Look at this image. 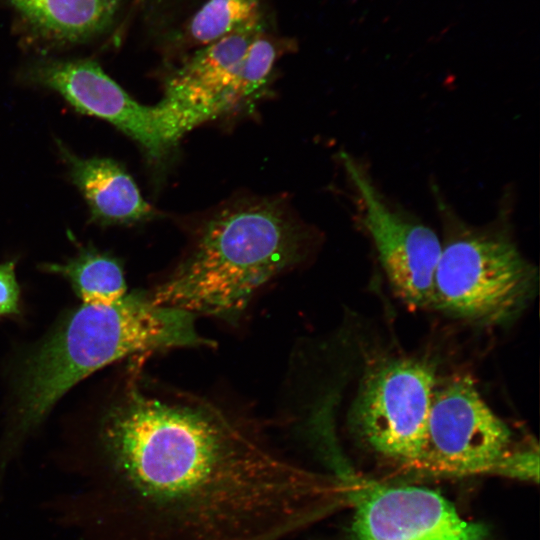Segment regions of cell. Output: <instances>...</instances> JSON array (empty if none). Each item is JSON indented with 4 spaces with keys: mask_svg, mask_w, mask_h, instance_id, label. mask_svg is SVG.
I'll return each mask as SVG.
<instances>
[{
    "mask_svg": "<svg viewBox=\"0 0 540 540\" xmlns=\"http://www.w3.org/2000/svg\"><path fill=\"white\" fill-rule=\"evenodd\" d=\"M433 363L398 357L371 367L349 410L350 427L374 452L403 464H422L431 400Z\"/></svg>",
    "mask_w": 540,
    "mask_h": 540,
    "instance_id": "5b68a950",
    "label": "cell"
},
{
    "mask_svg": "<svg viewBox=\"0 0 540 540\" xmlns=\"http://www.w3.org/2000/svg\"><path fill=\"white\" fill-rule=\"evenodd\" d=\"M25 79L58 93L82 114L100 118L136 141L153 162H162L194 127L175 106H145L133 99L98 63L88 59L42 60Z\"/></svg>",
    "mask_w": 540,
    "mask_h": 540,
    "instance_id": "52a82bcc",
    "label": "cell"
},
{
    "mask_svg": "<svg viewBox=\"0 0 540 540\" xmlns=\"http://www.w3.org/2000/svg\"><path fill=\"white\" fill-rule=\"evenodd\" d=\"M421 466L452 473L498 472L520 477L521 449L469 375H455L435 386Z\"/></svg>",
    "mask_w": 540,
    "mask_h": 540,
    "instance_id": "8992f818",
    "label": "cell"
},
{
    "mask_svg": "<svg viewBox=\"0 0 540 540\" xmlns=\"http://www.w3.org/2000/svg\"><path fill=\"white\" fill-rule=\"evenodd\" d=\"M19 297L14 262L0 264V317L19 313Z\"/></svg>",
    "mask_w": 540,
    "mask_h": 540,
    "instance_id": "2e32d148",
    "label": "cell"
},
{
    "mask_svg": "<svg viewBox=\"0 0 540 540\" xmlns=\"http://www.w3.org/2000/svg\"><path fill=\"white\" fill-rule=\"evenodd\" d=\"M72 182L84 197L91 220L100 225L135 224L156 215L135 181L111 158H82L58 145Z\"/></svg>",
    "mask_w": 540,
    "mask_h": 540,
    "instance_id": "8fae6325",
    "label": "cell"
},
{
    "mask_svg": "<svg viewBox=\"0 0 540 540\" xmlns=\"http://www.w3.org/2000/svg\"><path fill=\"white\" fill-rule=\"evenodd\" d=\"M43 269L60 274L87 305H110L127 294L124 273L118 260L87 246L65 263L44 264Z\"/></svg>",
    "mask_w": 540,
    "mask_h": 540,
    "instance_id": "4fadbf2b",
    "label": "cell"
},
{
    "mask_svg": "<svg viewBox=\"0 0 540 540\" xmlns=\"http://www.w3.org/2000/svg\"><path fill=\"white\" fill-rule=\"evenodd\" d=\"M213 344L198 333L195 315L159 305L150 293H127L110 305L83 304L28 360L16 425L0 461L8 464L13 450L55 403L98 369L137 353Z\"/></svg>",
    "mask_w": 540,
    "mask_h": 540,
    "instance_id": "3957f363",
    "label": "cell"
},
{
    "mask_svg": "<svg viewBox=\"0 0 540 540\" xmlns=\"http://www.w3.org/2000/svg\"><path fill=\"white\" fill-rule=\"evenodd\" d=\"M260 21V0H207L191 18L185 36L198 48Z\"/></svg>",
    "mask_w": 540,
    "mask_h": 540,
    "instance_id": "5bb4252c",
    "label": "cell"
},
{
    "mask_svg": "<svg viewBox=\"0 0 540 540\" xmlns=\"http://www.w3.org/2000/svg\"><path fill=\"white\" fill-rule=\"evenodd\" d=\"M445 230L434 276L432 307L481 325L518 316L537 290L536 267L511 235L509 210L485 226L461 219L434 188Z\"/></svg>",
    "mask_w": 540,
    "mask_h": 540,
    "instance_id": "277c9868",
    "label": "cell"
},
{
    "mask_svg": "<svg viewBox=\"0 0 540 540\" xmlns=\"http://www.w3.org/2000/svg\"><path fill=\"white\" fill-rule=\"evenodd\" d=\"M261 31L260 21L198 47L167 78L163 100L178 108L194 127L220 116L219 101Z\"/></svg>",
    "mask_w": 540,
    "mask_h": 540,
    "instance_id": "30bf717a",
    "label": "cell"
},
{
    "mask_svg": "<svg viewBox=\"0 0 540 540\" xmlns=\"http://www.w3.org/2000/svg\"><path fill=\"white\" fill-rule=\"evenodd\" d=\"M67 477L48 509L77 540H291L338 502L334 480L210 403L133 383Z\"/></svg>",
    "mask_w": 540,
    "mask_h": 540,
    "instance_id": "6da1fadb",
    "label": "cell"
},
{
    "mask_svg": "<svg viewBox=\"0 0 540 540\" xmlns=\"http://www.w3.org/2000/svg\"><path fill=\"white\" fill-rule=\"evenodd\" d=\"M279 55L277 45L261 31L251 42L236 76L219 101L225 114L248 101L266 83Z\"/></svg>",
    "mask_w": 540,
    "mask_h": 540,
    "instance_id": "9a60e30c",
    "label": "cell"
},
{
    "mask_svg": "<svg viewBox=\"0 0 540 540\" xmlns=\"http://www.w3.org/2000/svg\"><path fill=\"white\" fill-rule=\"evenodd\" d=\"M342 164L361 204L362 223L396 295L410 308L432 307L442 242L429 226L392 204L361 163L348 153Z\"/></svg>",
    "mask_w": 540,
    "mask_h": 540,
    "instance_id": "ba28073f",
    "label": "cell"
},
{
    "mask_svg": "<svg viewBox=\"0 0 540 540\" xmlns=\"http://www.w3.org/2000/svg\"><path fill=\"white\" fill-rule=\"evenodd\" d=\"M31 30L60 44L102 34L114 22L123 0H9Z\"/></svg>",
    "mask_w": 540,
    "mask_h": 540,
    "instance_id": "7c38bea8",
    "label": "cell"
},
{
    "mask_svg": "<svg viewBox=\"0 0 540 540\" xmlns=\"http://www.w3.org/2000/svg\"><path fill=\"white\" fill-rule=\"evenodd\" d=\"M355 492L346 540H488L434 490L371 483Z\"/></svg>",
    "mask_w": 540,
    "mask_h": 540,
    "instance_id": "9c48e42d",
    "label": "cell"
},
{
    "mask_svg": "<svg viewBox=\"0 0 540 540\" xmlns=\"http://www.w3.org/2000/svg\"><path fill=\"white\" fill-rule=\"evenodd\" d=\"M311 240L284 199H233L206 215L190 252L150 296L235 323L263 285L303 260Z\"/></svg>",
    "mask_w": 540,
    "mask_h": 540,
    "instance_id": "7a4b0ae2",
    "label": "cell"
}]
</instances>
